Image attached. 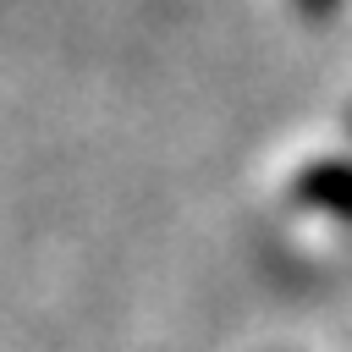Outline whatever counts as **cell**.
Masks as SVG:
<instances>
[{
    "label": "cell",
    "mask_w": 352,
    "mask_h": 352,
    "mask_svg": "<svg viewBox=\"0 0 352 352\" xmlns=\"http://www.w3.org/2000/svg\"><path fill=\"white\" fill-rule=\"evenodd\" d=\"M297 6H302L308 16H330V11H336V0H297Z\"/></svg>",
    "instance_id": "obj_1"
}]
</instances>
